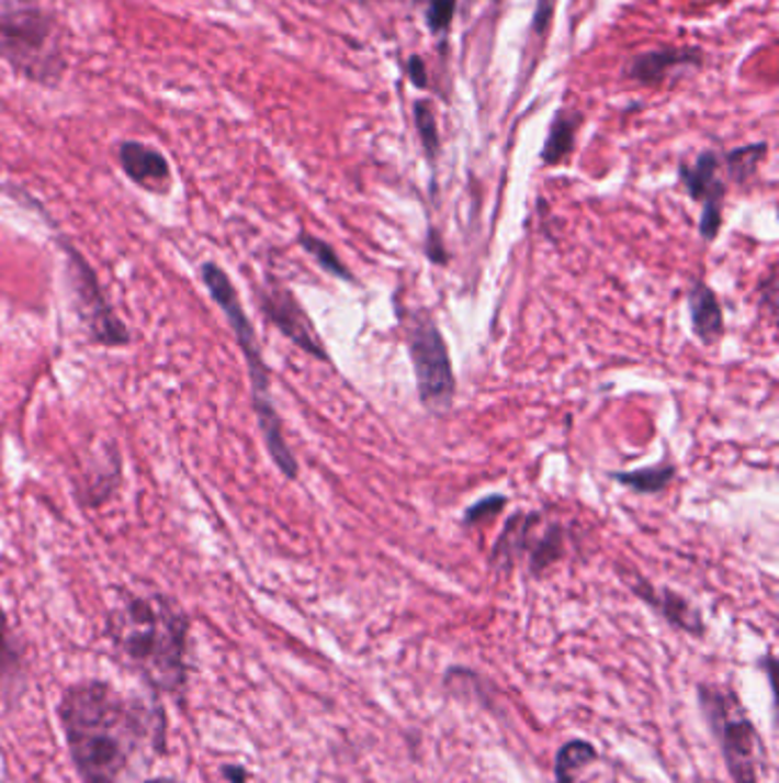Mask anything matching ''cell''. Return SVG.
I'll use <instances>...</instances> for the list:
<instances>
[{
	"label": "cell",
	"mask_w": 779,
	"mask_h": 783,
	"mask_svg": "<svg viewBox=\"0 0 779 783\" xmlns=\"http://www.w3.org/2000/svg\"><path fill=\"white\" fill-rule=\"evenodd\" d=\"M58 722L82 783H128L147 756L165 753V713L105 681H80L63 692Z\"/></svg>",
	"instance_id": "6da1fadb"
},
{
	"label": "cell",
	"mask_w": 779,
	"mask_h": 783,
	"mask_svg": "<svg viewBox=\"0 0 779 783\" xmlns=\"http://www.w3.org/2000/svg\"><path fill=\"white\" fill-rule=\"evenodd\" d=\"M105 630L115 653L160 694L188 690L190 620L177 601L158 591H120Z\"/></svg>",
	"instance_id": "7a4b0ae2"
},
{
	"label": "cell",
	"mask_w": 779,
	"mask_h": 783,
	"mask_svg": "<svg viewBox=\"0 0 779 783\" xmlns=\"http://www.w3.org/2000/svg\"><path fill=\"white\" fill-rule=\"evenodd\" d=\"M202 280L204 287L208 289L211 299L215 301V305L222 310V314L227 316L229 326L236 335V342L242 350L245 362H247V371H249V383H252V401H255V413H257V422H259V430L263 445L272 458V463L276 466L286 479L295 481L300 477V466L297 458L291 451L286 438H284V424L282 417L276 415L274 406H272V396H270V369L263 360L261 346L255 333L252 321H249L240 299L238 291L232 282V278L222 271V268L213 261L202 266Z\"/></svg>",
	"instance_id": "3957f363"
},
{
	"label": "cell",
	"mask_w": 779,
	"mask_h": 783,
	"mask_svg": "<svg viewBox=\"0 0 779 783\" xmlns=\"http://www.w3.org/2000/svg\"><path fill=\"white\" fill-rule=\"evenodd\" d=\"M0 58L42 86H55L65 60L55 21L33 0H0Z\"/></svg>",
	"instance_id": "277c9868"
},
{
	"label": "cell",
	"mask_w": 779,
	"mask_h": 783,
	"mask_svg": "<svg viewBox=\"0 0 779 783\" xmlns=\"http://www.w3.org/2000/svg\"><path fill=\"white\" fill-rule=\"evenodd\" d=\"M698 698L734 783H759L764 742L738 696L718 685H700Z\"/></svg>",
	"instance_id": "5b68a950"
},
{
	"label": "cell",
	"mask_w": 779,
	"mask_h": 783,
	"mask_svg": "<svg viewBox=\"0 0 779 783\" xmlns=\"http://www.w3.org/2000/svg\"><path fill=\"white\" fill-rule=\"evenodd\" d=\"M405 344L416 376V392L424 409L437 415L453 409L458 383L447 337L428 310H411L405 316Z\"/></svg>",
	"instance_id": "8992f818"
},
{
	"label": "cell",
	"mask_w": 779,
	"mask_h": 783,
	"mask_svg": "<svg viewBox=\"0 0 779 783\" xmlns=\"http://www.w3.org/2000/svg\"><path fill=\"white\" fill-rule=\"evenodd\" d=\"M63 253L67 257V278L74 293V307L82 328L99 346H126L131 342V333L105 301L94 268L67 241L63 243Z\"/></svg>",
	"instance_id": "52a82bcc"
},
{
	"label": "cell",
	"mask_w": 779,
	"mask_h": 783,
	"mask_svg": "<svg viewBox=\"0 0 779 783\" xmlns=\"http://www.w3.org/2000/svg\"><path fill=\"white\" fill-rule=\"evenodd\" d=\"M259 305L266 318L286 339H291L297 348H302L304 354H309L312 358L320 362H329L327 348L314 326V321L309 318L307 310L300 305L297 295L289 287H282L276 282L266 284L259 291Z\"/></svg>",
	"instance_id": "ba28073f"
},
{
	"label": "cell",
	"mask_w": 779,
	"mask_h": 783,
	"mask_svg": "<svg viewBox=\"0 0 779 783\" xmlns=\"http://www.w3.org/2000/svg\"><path fill=\"white\" fill-rule=\"evenodd\" d=\"M720 158L713 152H704L695 160V166H681L679 177L688 195L702 202L700 234L704 241H713L722 227V200H725V181L718 177Z\"/></svg>",
	"instance_id": "9c48e42d"
},
{
	"label": "cell",
	"mask_w": 779,
	"mask_h": 783,
	"mask_svg": "<svg viewBox=\"0 0 779 783\" xmlns=\"http://www.w3.org/2000/svg\"><path fill=\"white\" fill-rule=\"evenodd\" d=\"M629 586L640 601L654 607L673 628L684 630L692 637L704 635V618H702L700 609L695 607L688 599H684L681 593H677L673 589L656 591L647 580H643L640 575H633Z\"/></svg>",
	"instance_id": "30bf717a"
},
{
	"label": "cell",
	"mask_w": 779,
	"mask_h": 783,
	"mask_svg": "<svg viewBox=\"0 0 779 783\" xmlns=\"http://www.w3.org/2000/svg\"><path fill=\"white\" fill-rule=\"evenodd\" d=\"M120 164L133 183L147 188L151 193H165V188L170 186V164L149 145L135 141L124 143L120 147Z\"/></svg>",
	"instance_id": "8fae6325"
},
{
	"label": "cell",
	"mask_w": 779,
	"mask_h": 783,
	"mask_svg": "<svg viewBox=\"0 0 779 783\" xmlns=\"http://www.w3.org/2000/svg\"><path fill=\"white\" fill-rule=\"evenodd\" d=\"M688 312H690V328L702 344L713 346L725 337V314L718 301L715 291L702 282L692 280L688 287Z\"/></svg>",
	"instance_id": "7c38bea8"
},
{
	"label": "cell",
	"mask_w": 779,
	"mask_h": 783,
	"mask_svg": "<svg viewBox=\"0 0 779 783\" xmlns=\"http://www.w3.org/2000/svg\"><path fill=\"white\" fill-rule=\"evenodd\" d=\"M540 513H515L506 523L504 532L498 534V541L492 550V566L498 571H510L512 566L531 550L533 538L538 536L540 527Z\"/></svg>",
	"instance_id": "4fadbf2b"
},
{
	"label": "cell",
	"mask_w": 779,
	"mask_h": 783,
	"mask_svg": "<svg viewBox=\"0 0 779 783\" xmlns=\"http://www.w3.org/2000/svg\"><path fill=\"white\" fill-rule=\"evenodd\" d=\"M688 63H700V51H675V48L647 51L643 56L633 58L629 74L637 78L640 83H658V80L673 67L688 65Z\"/></svg>",
	"instance_id": "5bb4252c"
},
{
	"label": "cell",
	"mask_w": 779,
	"mask_h": 783,
	"mask_svg": "<svg viewBox=\"0 0 779 783\" xmlns=\"http://www.w3.org/2000/svg\"><path fill=\"white\" fill-rule=\"evenodd\" d=\"M597 759H599V751L592 742L578 738L565 742L558 751H555V761H553L555 783H576L578 772L583 768L592 765Z\"/></svg>",
	"instance_id": "9a60e30c"
},
{
	"label": "cell",
	"mask_w": 779,
	"mask_h": 783,
	"mask_svg": "<svg viewBox=\"0 0 779 783\" xmlns=\"http://www.w3.org/2000/svg\"><path fill=\"white\" fill-rule=\"evenodd\" d=\"M677 474V468L673 463H661V466H650L640 470H629V472H613L610 479L618 481L624 489L637 493V495H656L663 493L667 485L673 483Z\"/></svg>",
	"instance_id": "2e32d148"
},
{
	"label": "cell",
	"mask_w": 779,
	"mask_h": 783,
	"mask_svg": "<svg viewBox=\"0 0 779 783\" xmlns=\"http://www.w3.org/2000/svg\"><path fill=\"white\" fill-rule=\"evenodd\" d=\"M565 555V532L561 525H546L540 536L533 538V546L528 550V569L531 575L540 578L553 563H558Z\"/></svg>",
	"instance_id": "e0dca14e"
},
{
	"label": "cell",
	"mask_w": 779,
	"mask_h": 783,
	"mask_svg": "<svg viewBox=\"0 0 779 783\" xmlns=\"http://www.w3.org/2000/svg\"><path fill=\"white\" fill-rule=\"evenodd\" d=\"M576 124H578L576 115L569 118L565 113H558L553 118L544 149H542V160L546 166H558L572 154L574 138H576Z\"/></svg>",
	"instance_id": "ac0fdd59"
},
{
	"label": "cell",
	"mask_w": 779,
	"mask_h": 783,
	"mask_svg": "<svg viewBox=\"0 0 779 783\" xmlns=\"http://www.w3.org/2000/svg\"><path fill=\"white\" fill-rule=\"evenodd\" d=\"M297 243H300V248L304 253H309L316 259V264L323 268L327 276L343 280V282H354L352 271L343 264V259L337 255V250H334L327 241H323L318 236H312L307 232H300Z\"/></svg>",
	"instance_id": "d6986e66"
},
{
	"label": "cell",
	"mask_w": 779,
	"mask_h": 783,
	"mask_svg": "<svg viewBox=\"0 0 779 783\" xmlns=\"http://www.w3.org/2000/svg\"><path fill=\"white\" fill-rule=\"evenodd\" d=\"M766 152H768V145H766V143H755V145L738 147V149L730 152L727 158H725L730 177H732L736 183L747 181L749 177H753V175L757 172V168H759V164L764 160Z\"/></svg>",
	"instance_id": "ffe728a7"
},
{
	"label": "cell",
	"mask_w": 779,
	"mask_h": 783,
	"mask_svg": "<svg viewBox=\"0 0 779 783\" xmlns=\"http://www.w3.org/2000/svg\"><path fill=\"white\" fill-rule=\"evenodd\" d=\"M414 122L416 128H419L421 143L426 147L428 158L434 164V158L439 154V131H437V122H434V113L428 101H416L414 103Z\"/></svg>",
	"instance_id": "44dd1931"
},
{
	"label": "cell",
	"mask_w": 779,
	"mask_h": 783,
	"mask_svg": "<svg viewBox=\"0 0 779 783\" xmlns=\"http://www.w3.org/2000/svg\"><path fill=\"white\" fill-rule=\"evenodd\" d=\"M506 504H508L506 495H498V493L487 495L464 511V525L471 527V525H481L485 521H492L506 508Z\"/></svg>",
	"instance_id": "7402d4cb"
},
{
	"label": "cell",
	"mask_w": 779,
	"mask_h": 783,
	"mask_svg": "<svg viewBox=\"0 0 779 783\" xmlns=\"http://www.w3.org/2000/svg\"><path fill=\"white\" fill-rule=\"evenodd\" d=\"M455 10V0H432L428 8V29L434 35H443L449 31Z\"/></svg>",
	"instance_id": "603a6c76"
},
{
	"label": "cell",
	"mask_w": 779,
	"mask_h": 783,
	"mask_svg": "<svg viewBox=\"0 0 779 783\" xmlns=\"http://www.w3.org/2000/svg\"><path fill=\"white\" fill-rule=\"evenodd\" d=\"M426 257L437 264V266H447L449 261V250L443 248V241L441 236L437 234V230H430L428 232V238H426Z\"/></svg>",
	"instance_id": "cb8c5ba5"
},
{
	"label": "cell",
	"mask_w": 779,
	"mask_h": 783,
	"mask_svg": "<svg viewBox=\"0 0 779 783\" xmlns=\"http://www.w3.org/2000/svg\"><path fill=\"white\" fill-rule=\"evenodd\" d=\"M12 660V644H10V626H8V616L0 607V671L5 669V664Z\"/></svg>",
	"instance_id": "d4e9b609"
},
{
	"label": "cell",
	"mask_w": 779,
	"mask_h": 783,
	"mask_svg": "<svg viewBox=\"0 0 779 783\" xmlns=\"http://www.w3.org/2000/svg\"><path fill=\"white\" fill-rule=\"evenodd\" d=\"M553 8H555V0H538L535 16H533V31L538 35H544V31L549 29V21L553 16Z\"/></svg>",
	"instance_id": "484cf974"
},
{
	"label": "cell",
	"mask_w": 779,
	"mask_h": 783,
	"mask_svg": "<svg viewBox=\"0 0 779 783\" xmlns=\"http://www.w3.org/2000/svg\"><path fill=\"white\" fill-rule=\"evenodd\" d=\"M407 71H409V78H411V83L416 88H426L428 86V76H426V65L419 56H414L409 58L407 63Z\"/></svg>",
	"instance_id": "4316f807"
},
{
	"label": "cell",
	"mask_w": 779,
	"mask_h": 783,
	"mask_svg": "<svg viewBox=\"0 0 779 783\" xmlns=\"http://www.w3.org/2000/svg\"><path fill=\"white\" fill-rule=\"evenodd\" d=\"M222 776L227 779V783H247V770L242 765H234V763H227V765H222Z\"/></svg>",
	"instance_id": "83f0119b"
},
{
	"label": "cell",
	"mask_w": 779,
	"mask_h": 783,
	"mask_svg": "<svg viewBox=\"0 0 779 783\" xmlns=\"http://www.w3.org/2000/svg\"><path fill=\"white\" fill-rule=\"evenodd\" d=\"M143 783H183L179 779H172V776H154V779H147Z\"/></svg>",
	"instance_id": "f1b7e54d"
}]
</instances>
